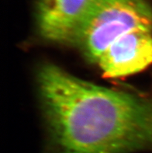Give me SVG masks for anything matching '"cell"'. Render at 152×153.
<instances>
[{
  "label": "cell",
  "instance_id": "6da1fadb",
  "mask_svg": "<svg viewBox=\"0 0 152 153\" xmlns=\"http://www.w3.org/2000/svg\"><path fill=\"white\" fill-rule=\"evenodd\" d=\"M56 153H131L152 149V101L102 87L45 64L37 75Z\"/></svg>",
  "mask_w": 152,
  "mask_h": 153
},
{
  "label": "cell",
  "instance_id": "7a4b0ae2",
  "mask_svg": "<svg viewBox=\"0 0 152 153\" xmlns=\"http://www.w3.org/2000/svg\"><path fill=\"white\" fill-rule=\"evenodd\" d=\"M138 30H152V7L147 0H94L74 45L96 64L116 40Z\"/></svg>",
  "mask_w": 152,
  "mask_h": 153
},
{
  "label": "cell",
  "instance_id": "3957f363",
  "mask_svg": "<svg viewBox=\"0 0 152 153\" xmlns=\"http://www.w3.org/2000/svg\"><path fill=\"white\" fill-rule=\"evenodd\" d=\"M94 0H39V34L50 43L65 45L75 41Z\"/></svg>",
  "mask_w": 152,
  "mask_h": 153
},
{
  "label": "cell",
  "instance_id": "277c9868",
  "mask_svg": "<svg viewBox=\"0 0 152 153\" xmlns=\"http://www.w3.org/2000/svg\"><path fill=\"white\" fill-rule=\"evenodd\" d=\"M96 65L107 78L138 73L152 65V30H138L116 40L99 58Z\"/></svg>",
  "mask_w": 152,
  "mask_h": 153
}]
</instances>
